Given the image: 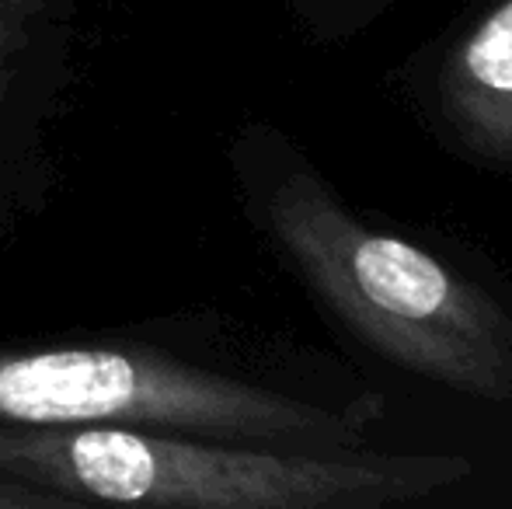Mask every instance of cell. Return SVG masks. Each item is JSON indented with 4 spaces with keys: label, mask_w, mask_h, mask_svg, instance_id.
Here are the masks:
<instances>
[{
    "label": "cell",
    "mask_w": 512,
    "mask_h": 509,
    "mask_svg": "<svg viewBox=\"0 0 512 509\" xmlns=\"http://www.w3.org/2000/svg\"><path fill=\"white\" fill-rule=\"evenodd\" d=\"M0 471L74 503L171 509H366L471 478L460 457L304 454L182 440L129 426H4Z\"/></svg>",
    "instance_id": "obj_1"
},
{
    "label": "cell",
    "mask_w": 512,
    "mask_h": 509,
    "mask_svg": "<svg viewBox=\"0 0 512 509\" xmlns=\"http://www.w3.org/2000/svg\"><path fill=\"white\" fill-rule=\"evenodd\" d=\"M265 220L314 297L408 374L485 401H512V318L446 269L359 224L307 168L265 196Z\"/></svg>",
    "instance_id": "obj_2"
},
{
    "label": "cell",
    "mask_w": 512,
    "mask_h": 509,
    "mask_svg": "<svg viewBox=\"0 0 512 509\" xmlns=\"http://www.w3.org/2000/svg\"><path fill=\"white\" fill-rule=\"evenodd\" d=\"M4 426H129L338 454L359 440L345 415L133 349L0 353Z\"/></svg>",
    "instance_id": "obj_3"
},
{
    "label": "cell",
    "mask_w": 512,
    "mask_h": 509,
    "mask_svg": "<svg viewBox=\"0 0 512 509\" xmlns=\"http://www.w3.org/2000/svg\"><path fill=\"white\" fill-rule=\"evenodd\" d=\"M439 105L467 147L512 164V0L450 53L439 77Z\"/></svg>",
    "instance_id": "obj_4"
},
{
    "label": "cell",
    "mask_w": 512,
    "mask_h": 509,
    "mask_svg": "<svg viewBox=\"0 0 512 509\" xmlns=\"http://www.w3.org/2000/svg\"><path fill=\"white\" fill-rule=\"evenodd\" d=\"M28 18H32V0H0V88H4L7 63L25 46Z\"/></svg>",
    "instance_id": "obj_5"
},
{
    "label": "cell",
    "mask_w": 512,
    "mask_h": 509,
    "mask_svg": "<svg viewBox=\"0 0 512 509\" xmlns=\"http://www.w3.org/2000/svg\"><path fill=\"white\" fill-rule=\"evenodd\" d=\"M67 503H74V499L60 496V492L39 489V485H28L21 478L0 471V509H53Z\"/></svg>",
    "instance_id": "obj_6"
},
{
    "label": "cell",
    "mask_w": 512,
    "mask_h": 509,
    "mask_svg": "<svg viewBox=\"0 0 512 509\" xmlns=\"http://www.w3.org/2000/svg\"><path fill=\"white\" fill-rule=\"evenodd\" d=\"M321 4V14H328L335 25H359L370 14L384 11L387 0H317Z\"/></svg>",
    "instance_id": "obj_7"
}]
</instances>
